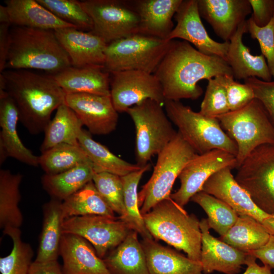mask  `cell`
I'll use <instances>...</instances> for the list:
<instances>
[{
  "mask_svg": "<svg viewBox=\"0 0 274 274\" xmlns=\"http://www.w3.org/2000/svg\"><path fill=\"white\" fill-rule=\"evenodd\" d=\"M153 74L165 100H180L198 98L203 93L199 81L233 73L223 58L203 54L185 41L173 40Z\"/></svg>",
  "mask_w": 274,
  "mask_h": 274,
  "instance_id": "cell-1",
  "label": "cell"
},
{
  "mask_svg": "<svg viewBox=\"0 0 274 274\" xmlns=\"http://www.w3.org/2000/svg\"><path fill=\"white\" fill-rule=\"evenodd\" d=\"M6 91L19 112V121L30 133L44 132L53 112L64 103L66 93L49 75L28 70H7Z\"/></svg>",
  "mask_w": 274,
  "mask_h": 274,
  "instance_id": "cell-2",
  "label": "cell"
},
{
  "mask_svg": "<svg viewBox=\"0 0 274 274\" xmlns=\"http://www.w3.org/2000/svg\"><path fill=\"white\" fill-rule=\"evenodd\" d=\"M10 33L6 69H35L52 75L72 66L54 30L14 26Z\"/></svg>",
  "mask_w": 274,
  "mask_h": 274,
  "instance_id": "cell-3",
  "label": "cell"
},
{
  "mask_svg": "<svg viewBox=\"0 0 274 274\" xmlns=\"http://www.w3.org/2000/svg\"><path fill=\"white\" fill-rule=\"evenodd\" d=\"M143 217L153 238L162 240L184 251L191 260L200 262L201 232L200 221L195 215L188 214L169 197Z\"/></svg>",
  "mask_w": 274,
  "mask_h": 274,
  "instance_id": "cell-4",
  "label": "cell"
},
{
  "mask_svg": "<svg viewBox=\"0 0 274 274\" xmlns=\"http://www.w3.org/2000/svg\"><path fill=\"white\" fill-rule=\"evenodd\" d=\"M164 106L169 120L197 154L220 149L236 156L235 142L223 130L217 118L195 112L180 100H166Z\"/></svg>",
  "mask_w": 274,
  "mask_h": 274,
  "instance_id": "cell-5",
  "label": "cell"
},
{
  "mask_svg": "<svg viewBox=\"0 0 274 274\" xmlns=\"http://www.w3.org/2000/svg\"><path fill=\"white\" fill-rule=\"evenodd\" d=\"M198 154L178 131L175 137L157 155L150 179L138 193L142 215L160 201L170 197L174 184L185 165Z\"/></svg>",
  "mask_w": 274,
  "mask_h": 274,
  "instance_id": "cell-6",
  "label": "cell"
},
{
  "mask_svg": "<svg viewBox=\"0 0 274 274\" xmlns=\"http://www.w3.org/2000/svg\"><path fill=\"white\" fill-rule=\"evenodd\" d=\"M217 118L237 145V168L258 147L274 144V125L256 98L242 109L229 111Z\"/></svg>",
  "mask_w": 274,
  "mask_h": 274,
  "instance_id": "cell-7",
  "label": "cell"
},
{
  "mask_svg": "<svg viewBox=\"0 0 274 274\" xmlns=\"http://www.w3.org/2000/svg\"><path fill=\"white\" fill-rule=\"evenodd\" d=\"M163 105L148 99L129 108L126 111L135 129L136 164L147 165L175 137L178 131L164 112Z\"/></svg>",
  "mask_w": 274,
  "mask_h": 274,
  "instance_id": "cell-8",
  "label": "cell"
},
{
  "mask_svg": "<svg viewBox=\"0 0 274 274\" xmlns=\"http://www.w3.org/2000/svg\"><path fill=\"white\" fill-rule=\"evenodd\" d=\"M171 42L140 33L114 41L106 48L104 70L109 73L136 70L153 74Z\"/></svg>",
  "mask_w": 274,
  "mask_h": 274,
  "instance_id": "cell-9",
  "label": "cell"
},
{
  "mask_svg": "<svg viewBox=\"0 0 274 274\" xmlns=\"http://www.w3.org/2000/svg\"><path fill=\"white\" fill-rule=\"evenodd\" d=\"M234 178L259 209L274 215V144L254 149L237 168Z\"/></svg>",
  "mask_w": 274,
  "mask_h": 274,
  "instance_id": "cell-10",
  "label": "cell"
},
{
  "mask_svg": "<svg viewBox=\"0 0 274 274\" xmlns=\"http://www.w3.org/2000/svg\"><path fill=\"white\" fill-rule=\"evenodd\" d=\"M81 3L92 21L90 32L107 44L139 33V16L132 2L86 0Z\"/></svg>",
  "mask_w": 274,
  "mask_h": 274,
  "instance_id": "cell-11",
  "label": "cell"
},
{
  "mask_svg": "<svg viewBox=\"0 0 274 274\" xmlns=\"http://www.w3.org/2000/svg\"><path fill=\"white\" fill-rule=\"evenodd\" d=\"M62 229L63 233L76 234L87 240L101 259L117 247L131 230L119 218L101 215L65 218Z\"/></svg>",
  "mask_w": 274,
  "mask_h": 274,
  "instance_id": "cell-12",
  "label": "cell"
},
{
  "mask_svg": "<svg viewBox=\"0 0 274 274\" xmlns=\"http://www.w3.org/2000/svg\"><path fill=\"white\" fill-rule=\"evenodd\" d=\"M238 167L236 156L225 151L214 149L197 154L184 167L179 178L180 186L170 198L184 207L196 193L202 191L207 181L214 174L226 167Z\"/></svg>",
  "mask_w": 274,
  "mask_h": 274,
  "instance_id": "cell-13",
  "label": "cell"
},
{
  "mask_svg": "<svg viewBox=\"0 0 274 274\" xmlns=\"http://www.w3.org/2000/svg\"><path fill=\"white\" fill-rule=\"evenodd\" d=\"M110 96L118 113L150 99L164 105L162 86L153 74L129 70L111 73Z\"/></svg>",
  "mask_w": 274,
  "mask_h": 274,
  "instance_id": "cell-14",
  "label": "cell"
},
{
  "mask_svg": "<svg viewBox=\"0 0 274 274\" xmlns=\"http://www.w3.org/2000/svg\"><path fill=\"white\" fill-rule=\"evenodd\" d=\"M175 19L177 25L167 40L183 39L203 54L218 56L226 60L229 42L219 43L209 36L201 20L197 0H183Z\"/></svg>",
  "mask_w": 274,
  "mask_h": 274,
  "instance_id": "cell-15",
  "label": "cell"
},
{
  "mask_svg": "<svg viewBox=\"0 0 274 274\" xmlns=\"http://www.w3.org/2000/svg\"><path fill=\"white\" fill-rule=\"evenodd\" d=\"M64 103L74 111L91 134L106 135L116 129L118 113L110 95L68 94Z\"/></svg>",
  "mask_w": 274,
  "mask_h": 274,
  "instance_id": "cell-16",
  "label": "cell"
},
{
  "mask_svg": "<svg viewBox=\"0 0 274 274\" xmlns=\"http://www.w3.org/2000/svg\"><path fill=\"white\" fill-rule=\"evenodd\" d=\"M231 170L226 167L214 174L204 183L202 191L222 200L239 215L250 216L262 223L271 215L255 204L248 193L236 181Z\"/></svg>",
  "mask_w": 274,
  "mask_h": 274,
  "instance_id": "cell-17",
  "label": "cell"
},
{
  "mask_svg": "<svg viewBox=\"0 0 274 274\" xmlns=\"http://www.w3.org/2000/svg\"><path fill=\"white\" fill-rule=\"evenodd\" d=\"M200 16L224 42H229L252 12L249 0H197Z\"/></svg>",
  "mask_w": 274,
  "mask_h": 274,
  "instance_id": "cell-18",
  "label": "cell"
},
{
  "mask_svg": "<svg viewBox=\"0 0 274 274\" xmlns=\"http://www.w3.org/2000/svg\"><path fill=\"white\" fill-rule=\"evenodd\" d=\"M201 232L200 263L205 274L217 271L225 274H238L245 265L247 253L241 251L212 236L207 219L200 221Z\"/></svg>",
  "mask_w": 274,
  "mask_h": 274,
  "instance_id": "cell-19",
  "label": "cell"
},
{
  "mask_svg": "<svg viewBox=\"0 0 274 274\" xmlns=\"http://www.w3.org/2000/svg\"><path fill=\"white\" fill-rule=\"evenodd\" d=\"M59 43L68 55L72 66L82 67L102 66L107 44L90 31L73 27L54 30Z\"/></svg>",
  "mask_w": 274,
  "mask_h": 274,
  "instance_id": "cell-20",
  "label": "cell"
},
{
  "mask_svg": "<svg viewBox=\"0 0 274 274\" xmlns=\"http://www.w3.org/2000/svg\"><path fill=\"white\" fill-rule=\"evenodd\" d=\"M59 255L64 274H110L92 245L79 235L63 233Z\"/></svg>",
  "mask_w": 274,
  "mask_h": 274,
  "instance_id": "cell-21",
  "label": "cell"
},
{
  "mask_svg": "<svg viewBox=\"0 0 274 274\" xmlns=\"http://www.w3.org/2000/svg\"><path fill=\"white\" fill-rule=\"evenodd\" d=\"M18 110L13 100L8 96L0 99V165L12 157L27 165H39V156L33 154L21 142L17 132Z\"/></svg>",
  "mask_w": 274,
  "mask_h": 274,
  "instance_id": "cell-22",
  "label": "cell"
},
{
  "mask_svg": "<svg viewBox=\"0 0 274 274\" xmlns=\"http://www.w3.org/2000/svg\"><path fill=\"white\" fill-rule=\"evenodd\" d=\"M247 32L246 20L239 25L229 41L226 61L231 68L234 78L245 80L255 77L270 82L272 77L264 56L262 54H252L243 42V37Z\"/></svg>",
  "mask_w": 274,
  "mask_h": 274,
  "instance_id": "cell-23",
  "label": "cell"
},
{
  "mask_svg": "<svg viewBox=\"0 0 274 274\" xmlns=\"http://www.w3.org/2000/svg\"><path fill=\"white\" fill-rule=\"evenodd\" d=\"M183 0H139L133 2L140 19L139 33L167 40L174 29L172 18Z\"/></svg>",
  "mask_w": 274,
  "mask_h": 274,
  "instance_id": "cell-24",
  "label": "cell"
},
{
  "mask_svg": "<svg viewBox=\"0 0 274 274\" xmlns=\"http://www.w3.org/2000/svg\"><path fill=\"white\" fill-rule=\"evenodd\" d=\"M110 73L102 66H70L50 75L68 94L90 93L110 95Z\"/></svg>",
  "mask_w": 274,
  "mask_h": 274,
  "instance_id": "cell-25",
  "label": "cell"
},
{
  "mask_svg": "<svg viewBox=\"0 0 274 274\" xmlns=\"http://www.w3.org/2000/svg\"><path fill=\"white\" fill-rule=\"evenodd\" d=\"M149 274H202L200 262L163 246L153 238L141 242Z\"/></svg>",
  "mask_w": 274,
  "mask_h": 274,
  "instance_id": "cell-26",
  "label": "cell"
},
{
  "mask_svg": "<svg viewBox=\"0 0 274 274\" xmlns=\"http://www.w3.org/2000/svg\"><path fill=\"white\" fill-rule=\"evenodd\" d=\"M5 4L10 24L14 26L52 30L75 28L58 18L37 0H6Z\"/></svg>",
  "mask_w": 274,
  "mask_h": 274,
  "instance_id": "cell-27",
  "label": "cell"
},
{
  "mask_svg": "<svg viewBox=\"0 0 274 274\" xmlns=\"http://www.w3.org/2000/svg\"><path fill=\"white\" fill-rule=\"evenodd\" d=\"M102 259L110 274H149L138 233L132 230Z\"/></svg>",
  "mask_w": 274,
  "mask_h": 274,
  "instance_id": "cell-28",
  "label": "cell"
},
{
  "mask_svg": "<svg viewBox=\"0 0 274 274\" xmlns=\"http://www.w3.org/2000/svg\"><path fill=\"white\" fill-rule=\"evenodd\" d=\"M43 224L35 261L57 260L64 220L62 201L51 199L43 206Z\"/></svg>",
  "mask_w": 274,
  "mask_h": 274,
  "instance_id": "cell-29",
  "label": "cell"
},
{
  "mask_svg": "<svg viewBox=\"0 0 274 274\" xmlns=\"http://www.w3.org/2000/svg\"><path fill=\"white\" fill-rule=\"evenodd\" d=\"M83 124L76 113L65 103L56 110L54 118L46 127L40 147L41 153L62 144L80 146L78 138Z\"/></svg>",
  "mask_w": 274,
  "mask_h": 274,
  "instance_id": "cell-30",
  "label": "cell"
},
{
  "mask_svg": "<svg viewBox=\"0 0 274 274\" xmlns=\"http://www.w3.org/2000/svg\"><path fill=\"white\" fill-rule=\"evenodd\" d=\"M95 173L92 163L89 162L60 174H44L41 183L52 199L63 201L92 181Z\"/></svg>",
  "mask_w": 274,
  "mask_h": 274,
  "instance_id": "cell-31",
  "label": "cell"
},
{
  "mask_svg": "<svg viewBox=\"0 0 274 274\" xmlns=\"http://www.w3.org/2000/svg\"><path fill=\"white\" fill-rule=\"evenodd\" d=\"M270 234L253 217L240 215L234 224L220 239L246 253L257 250L268 241Z\"/></svg>",
  "mask_w": 274,
  "mask_h": 274,
  "instance_id": "cell-32",
  "label": "cell"
},
{
  "mask_svg": "<svg viewBox=\"0 0 274 274\" xmlns=\"http://www.w3.org/2000/svg\"><path fill=\"white\" fill-rule=\"evenodd\" d=\"M78 142L92 163L95 173L107 172L123 177L142 167L116 156L106 147L94 140L90 132L85 129H82Z\"/></svg>",
  "mask_w": 274,
  "mask_h": 274,
  "instance_id": "cell-33",
  "label": "cell"
},
{
  "mask_svg": "<svg viewBox=\"0 0 274 274\" xmlns=\"http://www.w3.org/2000/svg\"><path fill=\"white\" fill-rule=\"evenodd\" d=\"M23 176L8 169L0 170V228H20L23 221L19 207L20 185Z\"/></svg>",
  "mask_w": 274,
  "mask_h": 274,
  "instance_id": "cell-34",
  "label": "cell"
},
{
  "mask_svg": "<svg viewBox=\"0 0 274 274\" xmlns=\"http://www.w3.org/2000/svg\"><path fill=\"white\" fill-rule=\"evenodd\" d=\"M64 219L101 215L115 217V213L97 191L92 181L62 201Z\"/></svg>",
  "mask_w": 274,
  "mask_h": 274,
  "instance_id": "cell-35",
  "label": "cell"
},
{
  "mask_svg": "<svg viewBox=\"0 0 274 274\" xmlns=\"http://www.w3.org/2000/svg\"><path fill=\"white\" fill-rule=\"evenodd\" d=\"M150 168L148 163L141 169L121 177L124 192L125 214L119 218L143 238H153L147 230L138 202V185L143 174Z\"/></svg>",
  "mask_w": 274,
  "mask_h": 274,
  "instance_id": "cell-36",
  "label": "cell"
},
{
  "mask_svg": "<svg viewBox=\"0 0 274 274\" xmlns=\"http://www.w3.org/2000/svg\"><path fill=\"white\" fill-rule=\"evenodd\" d=\"M41 153L39 156V165L45 174L49 175L60 174L91 162L80 146L62 144Z\"/></svg>",
  "mask_w": 274,
  "mask_h": 274,
  "instance_id": "cell-37",
  "label": "cell"
},
{
  "mask_svg": "<svg viewBox=\"0 0 274 274\" xmlns=\"http://www.w3.org/2000/svg\"><path fill=\"white\" fill-rule=\"evenodd\" d=\"M191 200L202 208L208 215L210 229L220 236L226 233L238 217L239 215L226 203L203 191L195 194Z\"/></svg>",
  "mask_w": 274,
  "mask_h": 274,
  "instance_id": "cell-38",
  "label": "cell"
},
{
  "mask_svg": "<svg viewBox=\"0 0 274 274\" xmlns=\"http://www.w3.org/2000/svg\"><path fill=\"white\" fill-rule=\"evenodd\" d=\"M3 232L13 241L11 253L0 258L1 274H29L33 252L31 246L21 239L19 228L8 227Z\"/></svg>",
  "mask_w": 274,
  "mask_h": 274,
  "instance_id": "cell-39",
  "label": "cell"
},
{
  "mask_svg": "<svg viewBox=\"0 0 274 274\" xmlns=\"http://www.w3.org/2000/svg\"><path fill=\"white\" fill-rule=\"evenodd\" d=\"M61 20L84 31H91L93 28L91 18L76 0H37Z\"/></svg>",
  "mask_w": 274,
  "mask_h": 274,
  "instance_id": "cell-40",
  "label": "cell"
},
{
  "mask_svg": "<svg viewBox=\"0 0 274 274\" xmlns=\"http://www.w3.org/2000/svg\"><path fill=\"white\" fill-rule=\"evenodd\" d=\"M92 181L99 194L114 213L125 214L123 186L121 177L107 172L95 173Z\"/></svg>",
  "mask_w": 274,
  "mask_h": 274,
  "instance_id": "cell-41",
  "label": "cell"
},
{
  "mask_svg": "<svg viewBox=\"0 0 274 274\" xmlns=\"http://www.w3.org/2000/svg\"><path fill=\"white\" fill-rule=\"evenodd\" d=\"M208 81L199 112L208 117L217 118L230 111L223 75L210 79Z\"/></svg>",
  "mask_w": 274,
  "mask_h": 274,
  "instance_id": "cell-42",
  "label": "cell"
},
{
  "mask_svg": "<svg viewBox=\"0 0 274 274\" xmlns=\"http://www.w3.org/2000/svg\"><path fill=\"white\" fill-rule=\"evenodd\" d=\"M247 20L248 32L258 41L262 54L267 60L270 74L274 78V17L265 26L255 24L251 17Z\"/></svg>",
  "mask_w": 274,
  "mask_h": 274,
  "instance_id": "cell-43",
  "label": "cell"
},
{
  "mask_svg": "<svg viewBox=\"0 0 274 274\" xmlns=\"http://www.w3.org/2000/svg\"><path fill=\"white\" fill-rule=\"evenodd\" d=\"M234 79L233 75H223L230 111L240 110L255 98L251 86L237 82Z\"/></svg>",
  "mask_w": 274,
  "mask_h": 274,
  "instance_id": "cell-44",
  "label": "cell"
},
{
  "mask_svg": "<svg viewBox=\"0 0 274 274\" xmlns=\"http://www.w3.org/2000/svg\"><path fill=\"white\" fill-rule=\"evenodd\" d=\"M244 82L252 87L255 98L262 104L274 125V81L266 82L252 77Z\"/></svg>",
  "mask_w": 274,
  "mask_h": 274,
  "instance_id": "cell-45",
  "label": "cell"
},
{
  "mask_svg": "<svg viewBox=\"0 0 274 274\" xmlns=\"http://www.w3.org/2000/svg\"><path fill=\"white\" fill-rule=\"evenodd\" d=\"M254 23L259 27L267 25L274 17V0H249Z\"/></svg>",
  "mask_w": 274,
  "mask_h": 274,
  "instance_id": "cell-46",
  "label": "cell"
},
{
  "mask_svg": "<svg viewBox=\"0 0 274 274\" xmlns=\"http://www.w3.org/2000/svg\"><path fill=\"white\" fill-rule=\"evenodd\" d=\"M10 25L8 23H0V72L6 69L11 46Z\"/></svg>",
  "mask_w": 274,
  "mask_h": 274,
  "instance_id": "cell-47",
  "label": "cell"
},
{
  "mask_svg": "<svg viewBox=\"0 0 274 274\" xmlns=\"http://www.w3.org/2000/svg\"><path fill=\"white\" fill-rule=\"evenodd\" d=\"M248 254L259 259L271 269L274 268V235L270 234L268 241L262 247Z\"/></svg>",
  "mask_w": 274,
  "mask_h": 274,
  "instance_id": "cell-48",
  "label": "cell"
},
{
  "mask_svg": "<svg viewBox=\"0 0 274 274\" xmlns=\"http://www.w3.org/2000/svg\"><path fill=\"white\" fill-rule=\"evenodd\" d=\"M29 274H64L57 260L45 262L33 261Z\"/></svg>",
  "mask_w": 274,
  "mask_h": 274,
  "instance_id": "cell-49",
  "label": "cell"
},
{
  "mask_svg": "<svg viewBox=\"0 0 274 274\" xmlns=\"http://www.w3.org/2000/svg\"><path fill=\"white\" fill-rule=\"evenodd\" d=\"M256 259L254 256L248 254L245 263L247 268L243 274H272L269 267L265 265H259Z\"/></svg>",
  "mask_w": 274,
  "mask_h": 274,
  "instance_id": "cell-50",
  "label": "cell"
},
{
  "mask_svg": "<svg viewBox=\"0 0 274 274\" xmlns=\"http://www.w3.org/2000/svg\"><path fill=\"white\" fill-rule=\"evenodd\" d=\"M262 224L270 234L274 235V215L264 220Z\"/></svg>",
  "mask_w": 274,
  "mask_h": 274,
  "instance_id": "cell-51",
  "label": "cell"
},
{
  "mask_svg": "<svg viewBox=\"0 0 274 274\" xmlns=\"http://www.w3.org/2000/svg\"><path fill=\"white\" fill-rule=\"evenodd\" d=\"M0 23L10 24L9 14L5 6L0 5Z\"/></svg>",
  "mask_w": 274,
  "mask_h": 274,
  "instance_id": "cell-52",
  "label": "cell"
},
{
  "mask_svg": "<svg viewBox=\"0 0 274 274\" xmlns=\"http://www.w3.org/2000/svg\"></svg>",
  "mask_w": 274,
  "mask_h": 274,
  "instance_id": "cell-53",
  "label": "cell"
}]
</instances>
